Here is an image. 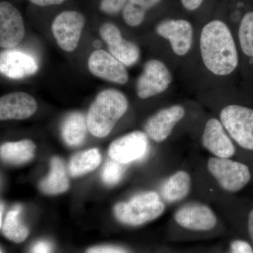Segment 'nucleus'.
I'll list each match as a JSON object with an SVG mask.
<instances>
[{
    "label": "nucleus",
    "instance_id": "1",
    "mask_svg": "<svg viewBox=\"0 0 253 253\" xmlns=\"http://www.w3.org/2000/svg\"><path fill=\"white\" fill-rule=\"evenodd\" d=\"M201 61L211 76L225 78L240 72V54L235 34L226 21L214 18L200 33Z\"/></svg>",
    "mask_w": 253,
    "mask_h": 253
},
{
    "label": "nucleus",
    "instance_id": "2",
    "mask_svg": "<svg viewBox=\"0 0 253 253\" xmlns=\"http://www.w3.org/2000/svg\"><path fill=\"white\" fill-rule=\"evenodd\" d=\"M128 100L116 89H106L96 96L86 117L88 130L96 137L109 135L127 111Z\"/></svg>",
    "mask_w": 253,
    "mask_h": 253
},
{
    "label": "nucleus",
    "instance_id": "3",
    "mask_svg": "<svg viewBox=\"0 0 253 253\" xmlns=\"http://www.w3.org/2000/svg\"><path fill=\"white\" fill-rule=\"evenodd\" d=\"M164 211V204L155 192L137 195L127 202L119 203L114 208L118 220L131 226H139L154 220Z\"/></svg>",
    "mask_w": 253,
    "mask_h": 253
},
{
    "label": "nucleus",
    "instance_id": "4",
    "mask_svg": "<svg viewBox=\"0 0 253 253\" xmlns=\"http://www.w3.org/2000/svg\"><path fill=\"white\" fill-rule=\"evenodd\" d=\"M219 121L236 144L253 151V106L241 102L226 105L221 109Z\"/></svg>",
    "mask_w": 253,
    "mask_h": 253
},
{
    "label": "nucleus",
    "instance_id": "5",
    "mask_svg": "<svg viewBox=\"0 0 253 253\" xmlns=\"http://www.w3.org/2000/svg\"><path fill=\"white\" fill-rule=\"evenodd\" d=\"M208 169L223 189L237 192L249 184L251 179L246 165L229 158L212 157L208 160Z\"/></svg>",
    "mask_w": 253,
    "mask_h": 253
},
{
    "label": "nucleus",
    "instance_id": "6",
    "mask_svg": "<svg viewBox=\"0 0 253 253\" xmlns=\"http://www.w3.org/2000/svg\"><path fill=\"white\" fill-rule=\"evenodd\" d=\"M172 81V76L167 65L158 59L145 63L143 72L136 82V94L146 99L162 94Z\"/></svg>",
    "mask_w": 253,
    "mask_h": 253
},
{
    "label": "nucleus",
    "instance_id": "7",
    "mask_svg": "<svg viewBox=\"0 0 253 253\" xmlns=\"http://www.w3.org/2000/svg\"><path fill=\"white\" fill-rule=\"evenodd\" d=\"M156 31L158 36L169 41L171 49L176 56H186L191 51L194 28L189 20L168 18L158 23Z\"/></svg>",
    "mask_w": 253,
    "mask_h": 253
},
{
    "label": "nucleus",
    "instance_id": "8",
    "mask_svg": "<svg viewBox=\"0 0 253 253\" xmlns=\"http://www.w3.org/2000/svg\"><path fill=\"white\" fill-rule=\"evenodd\" d=\"M240 54V73L244 83L253 84V5L243 15L235 31Z\"/></svg>",
    "mask_w": 253,
    "mask_h": 253
},
{
    "label": "nucleus",
    "instance_id": "9",
    "mask_svg": "<svg viewBox=\"0 0 253 253\" xmlns=\"http://www.w3.org/2000/svg\"><path fill=\"white\" fill-rule=\"evenodd\" d=\"M85 19L81 13L66 11L58 15L51 26L53 36L58 45L71 52L78 47Z\"/></svg>",
    "mask_w": 253,
    "mask_h": 253
},
{
    "label": "nucleus",
    "instance_id": "10",
    "mask_svg": "<svg viewBox=\"0 0 253 253\" xmlns=\"http://www.w3.org/2000/svg\"><path fill=\"white\" fill-rule=\"evenodd\" d=\"M149 150L147 134L134 131L113 141L109 146V154L114 161L127 164L142 159Z\"/></svg>",
    "mask_w": 253,
    "mask_h": 253
},
{
    "label": "nucleus",
    "instance_id": "11",
    "mask_svg": "<svg viewBox=\"0 0 253 253\" xmlns=\"http://www.w3.org/2000/svg\"><path fill=\"white\" fill-rule=\"evenodd\" d=\"M100 36L109 46L110 53L126 67L139 61L140 49L132 42L123 38L119 28L111 23H105L100 27Z\"/></svg>",
    "mask_w": 253,
    "mask_h": 253
},
{
    "label": "nucleus",
    "instance_id": "12",
    "mask_svg": "<svg viewBox=\"0 0 253 253\" xmlns=\"http://www.w3.org/2000/svg\"><path fill=\"white\" fill-rule=\"evenodd\" d=\"M25 26L22 16L10 2L0 3V46L11 49L17 46L25 36Z\"/></svg>",
    "mask_w": 253,
    "mask_h": 253
},
{
    "label": "nucleus",
    "instance_id": "13",
    "mask_svg": "<svg viewBox=\"0 0 253 253\" xmlns=\"http://www.w3.org/2000/svg\"><path fill=\"white\" fill-rule=\"evenodd\" d=\"M88 68L96 77L117 84H126L129 80L126 66L104 50L98 49L91 53Z\"/></svg>",
    "mask_w": 253,
    "mask_h": 253
},
{
    "label": "nucleus",
    "instance_id": "14",
    "mask_svg": "<svg viewBox=\"0 0 253 253\" xmlns=\"http://www.w3.org/2000/svg\"><path fill=\"white\" fill-rule=\"evenodd\" d=\"M185 113V109L179 104L161 109L145 124L146 134L156 142H162L171 135L174 126L184 118Z\"/></svg>",
    "mask_w": 253,
    "mask_h": 253
},
{
    "label": "nucleus",
    "instance_id": "15",
    "mask_svg": "<svg viewBox=\"0 0 253 253\" xmlns=\"http://www.w3.org/2000/svg\"><path fill=\"white\" fill-rule=\"evenodd\" d=\"M202 144L215 157L229 158L236 153L230 136L217 118H211L205 125Z\"/></svg>",
    "mask_w": 253,
    "mask_h": 253
},
{
    "label": "nucleus",
    "instance_id": "16",
    "mask_svg": "<svg viewBox=\"0 0 253 253\" xmlns=\"http://www.w3.org/2000/svg\"><path fill=\"white\" fill-rule=\"evenodd\" d=\"M174 220L179 226L194 231H208L217 224L215 214L208 206L191 204L184 206L174 214Z\"/></svg>",
    "mask_w": 253,
    "mask_h": 253
},
{
    "label": "nucleus",
    "instance_id": "17",
    "mask_svg": "<svg viewBox=\"0 0 253 253\" xmlns=\"http://www.w3.org/2000/svg\"><path fill=\"white\" fill-rule=\"evenodd\" d=\"M38 109V103L28 93L18 91L1 96L0 120H23L33 116Z\"/></svg>",
    "mask_w": 253,
    "mask_h": 253
},
{
    "label": "nucleus",
    "instance_id": "18",
    "mask_svg": "<svg viewBox=\"0 0 253 253\" xmlns=\"http://www.w3.org/2000/svg\"><path fill=\"white\" fill-rule=\"evenodd\" d=\"M38 69L36 61L30 55L14 50L1 53L0 71L10 79H22L35 74Z\"/></svg>",
    "mask_w": 253,
    "mask_h": 253
},
{
    "label": "nucleus",
    "instance_id": "19",
    "mask_svg": "<svg viewBox=\"0 0 253 253\" xmlns=\"http://www.w3.org/2000/svg\"><path fill=\"white\" fill-rule=\"evenodd\" d=\"M36 149V144L33 141L25 139L1 145L0 154L4 162L12 165H21L33 159Z\"/></svg>",
    "mask_w": 253,
    "mask_h": 253
},
{
    "label": "nucleus",
    "instance_id": "20",
    "mask_svg": "<svg viewBox=\"0 0 253 253\" xmlns=\"http://www.w3.org/2000/svg\"><path fill=\"white\" fill-rule=\"evenodd\" d=\"M68 187L69 181L62 161L58 157L52 158L49 174L40 184L41 191L46 194H59L67 191Z\"/></svg>",
    "mask_w": 253,
    "mask_h": 253
},
{
    "label": "nucleus",
    "instance_id": "21",
    "mask_svg": "<svg viewBox=\"0 0 253 253\" xmlns=\"http://www.w3.org/2000/svg\"><path fill=\"white\" fill-rule=\"evenodd\" d=\"M86 119L79 112H73L65 118L61 126L63 140L70 146H78L85 139Z\"/></svg>",
    "mask_w": 253,
    "mask_h": 253
},
{
    "label": "nucleus",
    "instance_id": "22",
    "mask_svg": "<svg viewBox=\"0 0 253 253\" xmlns=\"http://www.w3.org/2000/svg\"><path fill=\"white\" fill-rule=\"evenodd\" d=\"M191 181L189 173L186 171H178L172 174L164 184L163 197L170 203L184 199L191 189Z\"/></svg>",
    "mask_w": 253,
    "mask_h": 253
},
{
    "label": "nucleus",
    "instance_id": "23",
    "mask_svg": "<svg viewBox=\"0 0 253 253\" xmlns=\"http://www.w3.org/2000/svg\"><path fill=\"white\" fill-rule=\"evenodd\" d=\"M101 158L97 149H91L75 155L68 165L71 176L76 177L94 170L101 163Z\"/></svg>",
    "mask_w": 253,
    "mask_h": 253
},
{
    "label": "nucleus",
    "instance_id": "24",
    "mask_svg": "<svg viewBox=\"0 0 253 253\" xmlns=\"http://www.w3.org/2000/svg\"><path fill=\"white\" fill-rule=\"evenodd\" d=\"M21 207L16 206L10 211L1 224V231L5 237L15 243H21L27 239L29 230L19 219Z\"/></svg>",
    "mask_w": 253,
    "mask_h": 253
},
{
    "label": "nucleus",
    "instance_id": "25",
    "mask_svg": "<svg viewBox=\"0 0 253 253\" xmlns=\"http://www.w3.org/2000/svg\"><path fill=\"white\" fill-rule=\"evenodd\" d=\"M123 165L124 164L114 160L108 161L106 163L103 169L101 176L106 185H116L121 180L125 171Z\"/></svg>",
    "mask_w": 253,
    "mask_h": 253
},
{
    "label": "nucleus",
    "instance_id": "26",
    "mask_svg": "<svg viewBox=\"0 0 253 253\" xmlns=\"http://www.w3.org/2000/svg\"><path fill=\"white\" fill-rule=\"evenodd\" d=\"M146 13L145 10L127 1L123 9V19L128 26L136 27L144 22Z\"/></svg>",
    "mask_w": 253,
    "mask_h": 253
},
{
    "label": "nucleus",
    "instance_id": "27",
    "mask_svg": "<svg viewBox=\"0 0 253 253\" xmlns=\"http://www.w3.org/2000/svg\"><path fill=\"white\" fill-rule=\"evenodd\" d=\"M128 0H101L99 9L105 14L114 15L119 13Z\"/></svg>",
    "mask_w": 253,
    "mask_h": 253
},
{
    "label": "nucleus",
    "instance_id": "28",
    "mask_svg": "<svg viewBox=\"0 0 253 253\" xmlns=\"http://www.w3.org/2000/svg\"><path fill=\"white\" fill-rule=\"evenodd\" d=\"M231 253H253L252 247L246 241L237 240L231 244Z\"/></svg>",
    "mask_w": 253,
    "mask_h": 253
},
{
    "label": "nucleus",
    "instance_id": "29",
    "mask_svg": "<svg viewBox=\"0 0 253 253\" xmlns=\"http://www.w3.org/2000/svg\"><path fill=\"white\" fill-rule=\"evenodd\" d=\"M86 253H128L122 248L113 246H101L91 248Z\"/></svg>",
    "mask_w": 253,
    "mask_h": 253
},
{
    "label": "nucleus",
    "instance_id": "30",
    "mask_svg": "<svg viewBox=\"0 0 253 253\" xmlns=\"http://www.w3.org/2000/svg\"><path fill=\"white\" fill-rule=\"evenodd\" d=\"M206 1V0H179V2L183 9L189 12H194L199 10Z\"/></svg>",
    "mask_w": 253,
    "mask_h": 253
},
{
    "label": "nucleus",
    "instance_id": "31",
    "mask_svg": "<svg viewBox=\"0 0 253 253\" xmlns=\"http://www.w3.org/2000/svg\"><path fill=\"white\" fill-rule=\"evenodd\" d=\"M52 246L46 241H40L33 245L31 253H51Z\"/></svg>",
    "mask_w": 253,
    "mask_h": 253
},
{
    "label": "nucleus",
    "instance_id": "32",
    "mask_svg": "<svg viewBox=\"0 0 253 253\" xmlns=\"http://www.w3.org/2000/svg\"><path fill=\"white\" fill-rule=\"evenodd\" d=\"M162 1L163 0H128L131 4L139 6L146 11L154 7Z\"/></svg>",
    "mask_w": 253,
    "mask_h": 253
},
{
    "label": "nucleus",
    "instance_id": "33",
    "mask_svg": "<svg viewBox=\"0 0 253 253\" xmlns=\"http://www.w3.org/2000/svg\"><path fill=\"white\" fill-rule=\"evenodd\" d=\"M33 4L40 6H48L61 4L65 0H30Z\"/></svg>",
    "mask_w": 253,
    "mask_h": 253
},
{
    "label": "nucleus",
    "instance_id": "34",
    "mask_svg": "<svg viewBox=\"0 0 253 253\" xmlns=\"http://www.w3.org/2000/svg\"><path fill=\"white\" fill-rule=\"evenodd\" d=\"M250 237L253 243V209L250 212L249 216V222H248Z\"/></svg>",
    "mask_w": 253,
    "mask_h": 253
},
{
    "label": "nucleus",
    "instance_id": "35",
    "mask_svg": "<svg viewBox=\"0 0 253 253\" xmlns=\"http://www.w3.org/2000/svg\"><path fill=\"white\" fill-rule=\"evenodd\" d=\"M3 212H4V205L1 204V218H0V221H1V223L2 222Z\"/></svg>",
    "mask_w": 253,
    "mask_h": 253
},
{
    "label": "nucleus",
    "instance_id": "36",
    "mask_svg": "<svg viewBox=\"0 0 253 253\" xmlns=\"http://www.w3.org/2000/svg\"><path fill=\"white\" fill-rule=\"evenodd\" d=\"M1 253H2V251H1Z\"/></svg>",
    "mask_w": 253,
    "mask_h": 253
}]
</instances>
